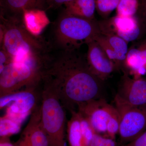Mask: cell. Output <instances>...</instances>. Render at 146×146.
Here are the masks:
<instances>
[{
  "mask_svg": "<svg viewBox=\"0 0 146 146\" xmlns=\"http://www.w3.org/2000/svg\"><path fill=\"white\" fill-rule=\"evenodd\" d=\"M52 51L44 71L65 109L102 98L103 82L89 68L79 50Z\"/></svg>",
  "mask_w": 146,
  "mask_h": 146,
  "instance_id": "1",
  "label": "cell"
},
{
  "mask_svg": "<svg viewBox=\"0 0 146 146\" xmlns=\"http://www.w3.org/2000/svg\"><path fill=\"white\" fill-rule=\"evenodd\" d=\"M101 33L99 21L73 16L63 10L53 24L49 43L52 50H79Z\"/></svg>",
  "mask_w": 146,
  "mask_h": 146,
  "instance_id": "2",
  "label": "cell"
},
{
  "mask_svg": "<svg viewBox=\"0 0 146 146\" xmlns=\"http://www.w3.org/2000/svg\"><path fill=\"white\" fill-rule=\"evenodd\" d=\"M0 18L1 48L3 49L13 60L22 54H44L52 50L48 41L28 31L23 18L3 16Z\"/></svg>",
  "mask_w": 146,
  "mask_h": 146,
  "instance_id": "3",
  "label": "cell"
},
{
  "mask_svg": "<svg viewBox=\"0 0 146 146\" xmlns=\"http://www.w3.org/2000/svg\"><path fill=\"white\" fill-rule=\"evenodd\" d=\"M50 54H31L23 62L7 65L0 73V97L40 85Z\"/></svg>",
  "mask_w": 146,
  "mask_h": 146,
  "instance_id": "4",
  "label": "cell"
},
{
  "mask_svg": "<svg viewBox=\"0 0 146 146\" xmlns=\"http://www.w3.org/2000/svg\"><path fill=\"white\" fill-rule=\"evenodd\" d=\"M40 113L49 146H66L65 108L48 79L43 78Z\"/></svg>",
  "mask_w": 146,
  "mask_h": 146,
  "instance_id": "5",
  "label": "cell"
},
{
  "mask_svg": "<svg viewBox=\"0 0 146 146\" xmlns=\"http://www.w3.org/2000/svg\"><path fill=\"white\" fill-rule=\"evenodd\" d=\"M120 117V145L133 141L146 130V108L130 105L115 98Z\"/></svg>",
  "mask_w": 146,
  "mask_h": 146,
  "instance_id": "6",
  "label": "cell"
},
{
  "mask_svg": "<svg viewBox=\"0 0 146 146\" xmlns=\"http://www.w3.org/2000/svg\"><path fill=\"white\" fill-rule=\"evenodd\" d=\"M41 85L27 87L18 92L0 97L1 109L7 108L6 115L22 123L38 107L37 102L41 98L42 90L38 91Z\"/></svg>",
  "mask_w": 146,
  "mask_h": 146,
  "instance_id": "7",
  "label": "cell"
},
{
  "mask_svg": "<svg viewBox=\"0 0 146 146\" xmlns=\"http://www.w3.org/2000/svg\"><path fill=\"white\" fill-rule=\"evenodd\" d=\"M101 33L115 35L127 42H133L140 36L142 29L136 16L114 17L99 21Z\"/></svg>",
  "mask_w": 146,
  "mask_h": 146,
  "instance_id": "8",
  "label": "cell"
},
{
  "mask_svg": "<svg viewBox=\"0 0 146 146\" xmlns=\"http://www.w3.org/2000/svg\"><path fill=\"white\" fill-rule=\"evenodd\" d=\"M114 107L101 98L78 105L77 111L87 119L96 133L106 136V124Z\"/></svg>",
  "mask_w": 146,
  "mask_h": 146,
  "instance_id": "9",
  "label": "cell"
},
{
  "mask_svg": "<svg viewBox=\"0 0 146 146\" xmlns=\"http://www.w3.org/2000/svg\"><path fill=\"white\" fill-rule=\"evenodd\" d=\"M115 98L133 106L146 108V78H134L123 72Z\"/></svg>",
  "mask_w": 146,
  "mask_h": 146,
  "instance_id": "10",
  "label": "cell"
},
{
  "mask_svg": "<svg viewBox=\"0 0 146 146\" xmlns=\"http://www.w3.org/2000/svg\"><path fill=\"white\" fill-rule=\"evenodd\" d=\"M86 45L88 50L86 58L89 68L101 80L105 81L114 71L117 70L115 63L96 40Z\"/></svg>",
  "mask_w": 146,
  "mask_h": 146,
  "instance_id": "11",
  "label": "cell"
},
{
  "mask_svg": "<svg viewBox=\"0 0 146 146\" xmlns=\"http://www.w3.org/2000/svg\"><path fill=\"white\" fill-rule=\"evenodd\" d=\"M122 72L134 78L142 77L146 73V39L129 48Z\"/></svg>",
  "mask_w": 146,
  "mask_h": 146,
  "instance_id": "12",
  "label": "cell"
},
{
  "mask_svg": "<svg viewBox=\"0 0 146 146\" xmlns=\"http://www.w3.org/2000/svg\"><path fill=\"white\" fill-rule=\"evenodd\" d=\"M50 9L46 0H0V16L23 18L24 11Z\"/></svg>",
  "mask_w": 146,
  "mask_h": 146,
  "instance_id": "13",
  "label": "cell"
},
{
  "mask_svg": "<svg viewBox=\"0 0 146 146\" xmlns=\"http://www.w3.org/2000/svg\"><path fill=\"white\" fill-rule=\"evenodd\" d=\"M21 137L32 146H49L48 138L42 125L40 106L31 113L29 121Z\"/></svg>",
  "mask_w": 146,
  "mask_h": 146,
  "instance_id": "14",
  "label": "cell"
},
{
  "mask_svg": "<svg viewBox=\"0 0 146 146\" xmlns=\"http://www.w3.org/2000/svg\"><path fill=\"white\" fill-rule=\"evenodd\" d=\"M46 11L32 9L24 11L23 21L26 28L29 32L36 36H40L50 21Z\"/></svg>",
  "mask_w": 146,
  "mask_h": 146,
  "instance_id": "15",
  "label": "cell"
},
{
  "mask_svg": "<svg viewBox=\"0 0 146 146\" xmlns=\"http://www.w3.org/2000/svg\"><path fill=\"white\" fill-rule=\"evenodd\" d=\"M96 0H73L65 3L67 13L87 20H94Z\"/></svg>",
  "mask_w": 146,
  "mask_h": 146,
  "instance_id": "16",
  "label": "cell"
},
{
  "mask_svg": "<svg viewBox=\"0 0 146 146\" xmlns=\"http://www.w3.org/2000/svg\"><path fill=\"white\" fill-rule=\"evenodd\" d=\"M70 119L66 127V138L69 146H86L80 128L78 112L76 110L70 111Z\"/></svg>",
  "mask_w": 146,
  "mask_h": 146,
  "instance_id": "17",
  "label": "cell"
},
{
  "mask_svg": "<svg viewBox=\"0 0 146 146\" xmlns=\"http://www.w3.org/2000/svg\"><path fill=\"white\" fill-rule=\"evenodd\" d=\"M112 48L117 59V71L123 69L124 63L129 48L128 42L115 35L102 33Z\"/></svg>",
  "mask_w": 146,
  "mask_h": 146,
  "instance_id": "18",
  "label": "cell"
},
{
  "mask_svg": "<svg viewBox=\"0 0 146 146\" xmlns=\"http://www.w3.org/2000/svg\"><path fill=\"white\" fill-rule=\"evenodd\" d=\"M21 124L18 121L7 115L1 118L0 136L1 137H9L19 132Z\"/></svg>",
  "mask_w": 146,
  "mask_h": 146,
  "instance_id": "19",
  "label": "cell"
},
{
  "mask_svg": "<svg viewBox=\"0 0 146 146\" xmlns=\"http://www.w3.org/2000/svg\"><path fill=\"white\" fill-rule=\"evenodd\" d=\"M139 0H120L116 9L117 15L124 16H136Z\"/></svg>",
  "mask_w": 146,
  "mask_h": 146,
  "instance_id": "20",
  "label": "cell"
},
{
  "mask_svg": "<svg viewBox=\"0 0 146 146\" xmlns=\"http://www.w3.org/2000/svg\"><path fill=\"white\" fill-rule=\"evenodd\" d=\"M119 115L115 106L106 124V136L115 140L116 136L119 134Z\"/></svg>",
  "mask_w": 146,
  "mask_h": 146,
  "instance_id": "21",
  "label": "cell"
},
{
  "mask_svg": "<svg viewBox=\"0 0 146 146\" xmlns=\"http://www.w3.org/2000/svg\"><path fill=\"white\" fill-rule=\"evenodd\" d=\"M120 0H96V10L104 19L117 9Z\"/></svg>",
  "mask_w": 146,
  "mask_h": 146,
  "instance_id": "22",
  "label": "cell"
},
{
  "mask_svg": "<svg viewBox=\"0 0 146 146\" xmlns=\"http://www.w3.org/2000/svg\"><path fill=\"white\" fill-rule=\"evenodd\" d=\"M80 128L86 146H90L96 132L88 120L78 112Z\"/></svg>",
  "mask_w": 146,
  "mask_h": 146,
  "instance_id": "23",
  "label": "cell"
},
{
  "mask_svg": "<svg viewBox=\"0 0 146 146\" xmlns=\"http://www.w3.org/2000/svg\"><path fill=\"white\" fill-rule=\"evenodd\" d=\"M90 146H118L115 140L95 133Z\"/></svg>",
  "mask_w": 146,
  "mask_h": 146,
  "instance_id": "24",
  "label": "cell"
},
{
  "mask_svg": "<svg viewBox=\"0 0 146 146\" xmlns=\"http://www.w3.org/2000/svg\"><path fill=\"white\" fill-rule=\"evenodd\" d=\"M136 16L141 27L146 31V0H139V5Z\"/></svg>",
  "mask_w": 146,
  "mask_h": 146,
  "instance_id": "25",
  "label": "cell"
},
{
  "mask_svg": "<svg viewBox=\"0 0 146 146\" xmlns=\"http://www.w3.org/2000/svg\"><path fill=\"white\" fill-rule=\"evenodd\" d=\"M12 58L3 49L0 50V73L3 71L7 65L13 62Z\"/></svg>",
  "mask_w": 146,
  "mask_h": 146,
  "instance_id": "26",
  "label": "cell"
},
{
  "mask_svg": "<svg viewBox=\"0 0 146 146\" xmlns=\"http://www.w3.org/2000/svg\"><path fill=\"white\" fill-rule=\"evenodd\" d=\"M120 146H146V130L133 141Z\"/></svg>",
  "mask_w": 146,
  "mask_h": 146,
  "instance_id": "27",
  "label": "cell"
},
{
  "mask_svg": "<svg viewBox=\"0 0 146 146\" xmlns=\"http://www.w3.org/2000/svg\"><path fill=\"white\" fill-rule=\"evenodd\" d=\"M50 9H56L73 0H46Z\"/></svg>",
  "mask_w": 146,
  "mask_h": 146,
  "instance_id": "28",
  "label": "cell"
},
{
  "mask_svg": "<svg viewBox=\"0 0 146 146\" xmlns=\"http://www.w3.org/2000/svg\"><path fill=\"white\" fill-rule=\"evenodd\" d=\"M0 146H15L9 140V137H1Z\"/></svg>",
  "mask_w": 146,
  "mask_h": 146,
  "instance_id": "29",
  "label": "cell"
},
{
  "mask_svg": "<svg viewBox=\"0 0 146 146\" xmlns=\"http://www.w3.org/2000/svg\"><path fill=\"white\" fill-rule=\"evenodd\" d=\"M15 146H32L30 145L28 143L25 141L22 138H21L15 144Z\"/></svg>",
  "mask_w": 146,
  "mask_h": 146,
  "instance_id": "30",
  "label": "cell"
}]
</instances>
